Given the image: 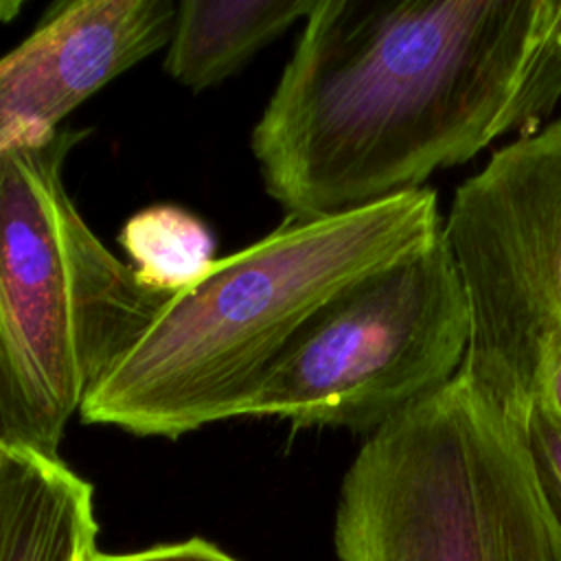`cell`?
<instances>
[{"mask_svg":"<svg viewBox=\"0 0 561 561\" xmlns=\"http://www.w3.org/2000/svg\"><path fill=\"white\" fill-rule=\"evenodd\" d=\"M526 438H528L541 484L561 522V421L550 410L539 405L528 416Z\"/></svg>","mask_w":561,"mask_h":561,"instance_id":"8fae6325","label":"cell"},{"mask_svg":"<svg viewBox=\"0 0 561 561\" xmlns=\"http://www.w3.org/2000/svg\"><path fill=\"white\" fill-rule=\"evenodd\" d=\"M561 0H316L252 129L287 219L421 188L561 99Z\"/></svg>","mask_w":561,"mask_h":561,"instance_id":"6da1fadb","label":"cell"},{"mask_svg":"<svg viewBox=\"0 0 561 561\" xmlns=\"http://www.w3.org/2000/svg\"><path fill=\"white\" fill-rule=\"evenodd\" d=\"M118 243L140 283L162 294L191 287L215 263V241L206 224L173 204H153L131 215Z\"/></svg>","mask_w":561,"mask_h":561,"instance_id":"30bf717a","label":"cell"},{"mask_svg":"<svg viewBox=\"0 0 561 561\" xmlns=\"http://www.w3.org/2000/svg\"><path fill=\"white\" fill-rule=\"evenodd\" d=\"M443 232L434 188L285 219L171 294L81 405V421L178 438L237 419L302 329L364 276Z\"/></svg>","mask_w":561,"mask_h":561,"instance_id":"7a4b0ae2","label":"cell"},{"mask_svg":"<svg viewBox=\"0 0 561 561\" xmlns=\"http://www.w3.org/2000/svg\"><path fill=\"white\" fill-rule=\"evenodd\" d=\"M443 239L471 311L460 373L526 430L561 364V118L458 186Z\"/></svg>","mask_w":561,"mask_h":561,"instance_id":"8992f818","label":"cell"},{"mask_svg":"<svg viewBox=\"0 0 561 561\" xmlns=\"http://www.w3.org/2000/svg\"><path fill=\"white\" fill-rule=\"evenodd\" d=\"M539 405L550 410L561 421V364L554 370V375L550 377L548 388H546V397H543V401Z\"/></svg>","mask_w":561,"mask_h":561,"instance_id":"4fadbf2b","label":"cell"},{"mask_svg":"<svg viewBox=\"0 0 561 561\" xmlns=\"http://www.w3.org/2000/svg\"><path fill=\"white\" fill-rule=\"evenodd\" d=\"M316 0H232L178 4L164 70L188 90L234 75L263 46L305 20Z\"/></svg>","mask_w":561,"mask_h":561,"instance_id":"9c48e42d","label":"cell"},{"mask_svg":"<svg viewBox=\"0 0 561 561\" xmlns=\"http://www.w3.org/2000/svg\"><path fill=\"white\" fill-rule=\"evenodd\" d=\"M94 489L61 458L0 440V561H85Z\"/></svg>","mask_w":561,"mask_h":561,"instance_id":"ba28073f","label":"cell"},{"mask_svg":"<svg viewBox=\"0 0 561 561\" xmlns=\"http://www.w3.org/2000/svg\"><path fill=\"white\" fill-rule=\"evenodd\" d=\"M471 311L443 232L335 296L239 416L375 432L462 368Z\"/></svg>","mask_w":561,"mask_h":561,"instance_id":"5b68a950","label":"cell"},{"mask_svg":"<svg viewBox=\"0 0 561 561\" xmlns=\"http://www.w3.org/2000/svg\"><path fill=\"white\" fill-rule=\"evenodd\" d=\"M169 0H77L55 4L0 57V156L35 147L112 79L169 44Z\"/></svg>","mask_w":561,"mask_h":561,"instance_id":"52a82bcc","label":"cell"},{"mask_svg":"<svg viewBox=\"0 0 561 561\" xmlns=\"http://www.w3.org/2000/svg\"><path fill=\"white\" fill-rule=\"evenodd\" d=\"M22 9L20 0H0V22L13 20Z\"/></svg>","mask_w":561,"mask_h":561,"instance_id":"5bb4252c","label":"cell"},{"mask_svg":"<svg viewBox=\"0 0 561 561\" xmlns=\"http://www.w3.org/2000/svg\"><path fill=\"white\" fill-rule=\"evenodd\" d=\"M337 561H561L526 430L465 373L368 434L333 519Z\"/></svg>","mask_w":561,"mask_h":561,"instance_id":"277c9868","label":"cell"},{"mask_svg":"<svg viewBox=\"0 0 561 561\" xmlns=\"http://www.w3.org/2000/svg\"><path fill=\"white\" fill-rule=\"evenodd\" d=\"M85 561H237L206 539L193 537L178 543L151 546L134 552H101L92 550Z\"/></svg>","mask_w":561,"mask_h":561,"instance_id":"7c38bea8","label":"cell"},{"mask_svg":"<svg viewBox=\"0 0 561 561\" xmlns=\"http://www.w3.org/2000/svg\"><path fill=\"white\" fill-rule=\"evenodd\" d=\"M81 136L0 156V440L50 458L171 296L145 287L70 199L64 162Z\"/></svg>","mask_w":561,"mask_h":561,"instance_id":"3957f363","label":"cell"},{"mask_svg":"<svg viewBox=\"0 0 561 561\" xmlns=\"http://www.w3.org/2000/svg\"><path fill=\"white\" fill-rule=\"evenodd\" d=\"M559 35H561V11H559Z\"/></svg>","mask_w":561,"mask_h":561,"instance_id":"9a60e30c","label":"cell"}]
</instances>
